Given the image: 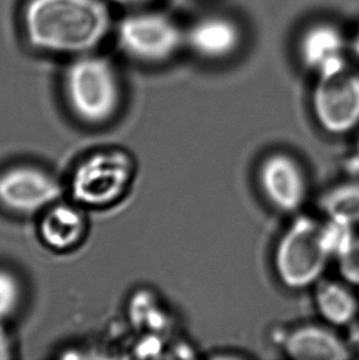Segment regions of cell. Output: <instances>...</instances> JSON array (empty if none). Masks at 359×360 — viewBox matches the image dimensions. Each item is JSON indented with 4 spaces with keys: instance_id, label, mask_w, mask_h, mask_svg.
<instances>
[{
    "instance_id": "cell-6",
    "label": "cell",
    "mask_w": 359,
    "mask_h": 360,
    "mask_svg": "<svg viewBox=\"0 0 359 360\" xmlns=\"http://www.w3.org/2000/svg\"><path fill=\"white\" fill-rule=\"evenodd\" d=\"M311 111L317 124L331 136H346L359 128V70L345 68L316 78Z\"/></svg>"
},
{
    "instance_id": "cell-13",
    "label": "cell",
    "mask_w": 359,
    "mask_h": 360,
    "mask_svg": "<svg viewBox=\"0 0 359 360\" xmlns=\"http://www.w3.org/2000/svg\"><path fill=\"white\" fill-rule=\"evenodd\" d=\"M355 288L342 279H321L314 287V304L324 323L331 327L350 326L359 314Z\"/></svg>"
},
{
    "instance_id": "cell-14",
    "label": "cell",
    "mask_w": 359,
    "mask_h": 360,
    "mask_svg": "<svg viewBox=\"0 0 359 360\" xmlns=\"http://www.w3.org/2000/svg\"><path fill=\"white\" fill-rule=\"evenodd\" d=\"M317 205L325 219L359 229V179L330 186L321 193Z\"/></svg>"
},
{
    "instance_id": "cell-7",
    "label": "cell",
    "mask_w": 359,
    "mask_h": 360,
    "mask_svg": "<svg viewBox=\"0 0 359 360\" xmlns=\"http://www.w3.org/2000/svg\"><path fill=\"white\" fill-rule=\"evenodd\" d=\"M63 195L62 184L39 167L14 166L0 174V205L15 214H42Z\"/></svg>"
},
{
    "instance_id": "cell-16",
    "label": "cell",
    "mask_w": 359,
    "mask_h": 360,
    "mask_svg": "<svg viewBox=\"0 0 359 360\" xmlns=\"http://www.w3.org/2000/svg\"><path fill=\"white\" fill-rule=\"evenodd\" d=\"M342 281L359 288V234L355 233L335 258Z\"/></svg>"
},
{
    "instance_id": "cell-5",
    "label": "cell",
    "mask_w": 359,
    "mask_h": 360,
    "mask_svg": "<svg viewBox=\"0 0 359 360\" xmlns=\"http://www.w3.org/2000/svg\"><path fill=\"white\" fill-rule=\"evenodd\" d=\"M121 52L137 63L160 65L175 58L184 47V29L169 15L134 10L116 26Z\"/></svg>"
},
{
    "instance_id": "cell-18",
    "label": "cell",
    "mask_w": 359,
    "mask_h": 360,
    "mask_svg": "<svg viewBox=\"0 0 359 360\" xmlns=\"http://www.w3.org/2000/svg\"><path fill=\"white\" fill-rule=\"evenodd\" d=\"M110 1L116 4L117 6H121V8L138 10L151 4V3H154L156 0H110Z\"/></svg>"
},
{
    "instance_id": "cell-1",
    "label": "cell",
    "mask_w": 359,
    "mask_h": 360,
    "mask_svg": "<svg viewBox=\"0 0 359 360\" xmlns=\"http://www.w3.org/2000/svg\"><path fill=\"white\" fill-rule=\"evenodd\" d=\"M21 27L36 51L75 58L106 41L111 10L106 0H25Z\"/></svg>"
},
{
    "instance_id": "cell-11",
    "label": "cell",
    "mask_w": 359,
    "mask_h": 360,
    "mask_svg": "<svg viewBox=\"0 0 359 360\" xmlns=\"http://www.w3.org/2000/svg\"><path fill=\"white\" fill-rule=\"evenodd\" d=\"M283 352L296 360H345L351 358V349L335 327L303 325L288 332L283 342Z\"/></svg>"
},
{
    "instance_id": "cell-17",
    "label": "cell",
    "mask_w": 359,
    "mask_h": 360,
    "mask_svg": "<svg viewBox=\"0 0 359 360\" xmlns=\"http://www.w3.org/2000/svg\"><path fill=\"white\" fill-rule=\"evenodd\" d=\"M14 356V343L6 331L4 323L0 322V360L10 359Z\"/></svg>"
},
{
    "instance_id": "cell-12",
    "label": "cell",
    "mask_w": 359,
    "mask_h": 360,
    "mask_svg": "<svg viewBox=\"0 0 359 360\" xmlns=\"http://www.w3.org/2000/svg\"><path fill=\"white\" fill-rule=\"evenodd\" d=\"M88 221L80 205L59 200L44 210L39 220V235L47 248L63 252L83 241Z\"/></svg>"
},
{
    "instance_id": "cell-19",
    "label": "cell",
    "mask_w": 359,
    "mask_h": 360,
    "mask_svg": "<svg viewBox=\"0 0 359 360\" xmlns=\"http://www.w3.org/2000/svg\"><path fill=\"white\" fill-rule=\"evenodd\" d=\"M353 154H355L353 155V162H355V165L357 167H359V136L357 138V141H355V153Z\"/></svg>"
},
{
    "instance_id": "cell-9",
    "label": "cell",
    "mask_w": 359,
    "mask_h": 360,
    "mask_svg": "<svg viewBox=\"0 0 359 360\" xmlns=\"http://www.w3.org/2000/svg\"><path fill=\"white\" fill-rule=\"evenodd\" d=\"M348 51L345 34L330 22H316L306 27L298 44L301 64L315 79L347 67Z\"/></svg>"
},
{
    "instance_id": "cell-10",
    "label": "cell",
    "mask_w": 359,
    "mask_h": 360,
    "mask_svg": "<svg viewBox=\"0 0 359 360\" xmlns=\"http://www.w3.org/2000/svg\"><path fill=\"white\" fill-rule=\"evenodd\" d=\"M243 44L238 22L223 15H209L196 20L184 29V49L209 62L225 60Z\"/></svg>"
},
{
    "instance_id": "cell-2",
    "label": "cell",
    "mask_w": 359,
    "mask_h": 360,
    "mask_svg": "<svg viewBox=\"0 0 359 360\" xmlns=\"http://www.w3.org/2000/svg\"><path fill=\"white\" fill-rule=\"evenodd\" d=\"M63 93L74 117L88 126H103L121 108L122 84L115 65L101 56H79L63 74Z\"/></svg>"
},
{
    "instance_id": "cell-20",
    "label": "cell",
    "mask_w": 359,
    "mask_h": 360,
    "mask_svg": "<svg viewBox=\"0 0 359 360\" xmlns=\"http://www.w3.org/2000/svg\"><path fill=\"white\" fill-rule=\"evenodd\" d=\"M352 51H353V53L355 54V57L359 59V32L357 34V36H355L353 44H352Z\"/></svg>"
},
{
    "instance_id": "cell-4",
    "label": "cell",
    "mask_w": 359,
    "mask_h": 360,
    "mask_svg": "<svg viewBox=\"0 0 359 360\" xmlns=\"http://www.w3.org/2000/svg\"><path fill=\"white\" fill-rule=\"evenodd\" d=\"M134 172L136 162L130 153L122 149L97 150L74 167L69 192L80 207L105 208L121 200Z\"/></svg>"
},
{
    "instance_id": "cell-3",
    "label": "cell",
    "mask_w": 359,
    "mask_h": 360,
    "mask_svg": "<svg viewBox=\"0 0 359 360\" xmlns=\"http://www.w3.org/2000/svg\"><path fill=\"white\" fill-rule=\"evenodd\" d=\"M331 259L322 223L310 217H298L277 241L273 267L284 287L303 290L320 282Z\"/></svg>"
},
{
    "instance_id": "cell-15",
    "label": "cell",
    "mask_w": 359,
    "mask_h": 360,
    "mask_svg": "<svg viewBox=\"0 0 359 360\" xmlns=\"http://www.w3.org/2000/svg\"><path fill=\"white\" fill-rule=\"evenodd\" d=\"M23 300V285L9 269L0 268V322L14 316Z\"/></svg>"
},
{
    "instance_id": "cell-8",
    "label": "cell",
    "mask_w": 359,
    "mask_h": 360,
    "mask_svg": "<svg viewBox=\"0 0 359 360\" xmlns=\"http://www.w3.org/2000/svg\"><path fill=\"white\" fill-rule=\"evenodd\" d=\"M265 200L282 213H296L306 205L309 184L304 167L294 156L276 151L265 156L258 169Z\"/></svg>"
}]
</instances>
